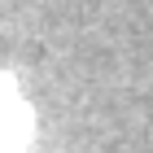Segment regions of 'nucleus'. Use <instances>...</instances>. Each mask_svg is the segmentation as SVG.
Returning <instances> with one entry per match:
<instances>
[{
	"instance_id": "1",
	"label": "nucleus",
	"mask_w": 153,
	"mask_h": 153,
	"mask_svg": "<svg viewBox=\"0 0 153 153\" xmlns=\"http://www.w3.org/2000/svg\"><path fill=\"white\" fill-rule=\"evenodd\" d=\"M0 153H26V109L9 88H0Z\"/></svg>"
}]
</instances>
